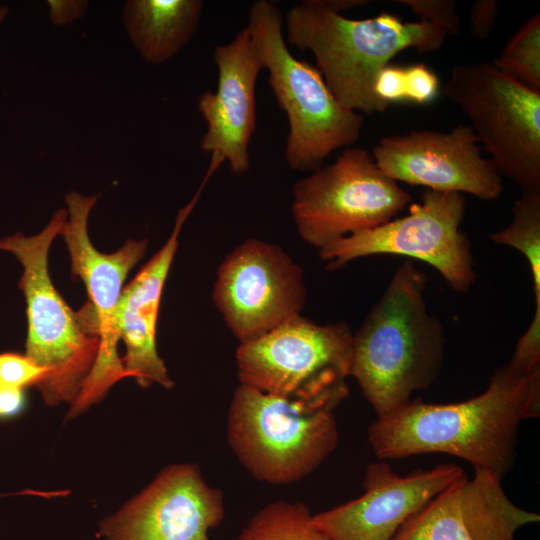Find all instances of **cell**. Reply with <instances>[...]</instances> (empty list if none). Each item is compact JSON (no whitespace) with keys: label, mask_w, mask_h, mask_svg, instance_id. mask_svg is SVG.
Segmentation results:
<instances>
[{"label":"cell","mask_w":540,"mask_h":540,"mask_svg":"<svg viewBox=\"0 0 540 540\" xmlns=\"http://www.w3.org/2000/svg\"><path fill=\"white\" fill-rule=\"evenodd\" d=\"M540 414V369L510 362L478 396L451 404L420 397L377 419L368 442L380 460L445 453L502 478L512 467L520 423Z\"/></svg>","instance_id":"cell-1"},{"label":"cell","mask_w":540,"mask_h":540,"mask_svg":"<svg viewBox=\"0 0 540 540\" xmlns=\"http://www.w3.org/2000/svg\"><path fill=\"white\" fill-rule=\"evenodd\" d=\"M426 287V275L411 260L403 262L353 333L350 376L377 417L402 407L440 376L445 333L428 310Z\"/></svg>","instance_id":"cell-2"},{"label":"cell","mask_w":540,"mask_h":540,"mask_svg":"<svg viewBox=\"0 0 540 540\" xmlns=\"http://www.w3.org/2000/svg\"><path fill=\"white\" fill-rule=\"evenodd\" d=\"M283 32L287 44L313 53L327 86L344 107L368 114L389 106L375 95L374 84L390 59L405 49L437 50L447 37L426 21L403 22L387 12L351 19L326 0L292 5L283 19Z\"/></svg>","instance_id":"cell-3"},{"label":"cell","mask_w":540,"mask_h":540,"mask_svg":"<svg viewBox=\"0 0 540 540\" xmlns=\"http://www.w3.org/2000/svg\"><path fill=\"white\" fill-rule=\"evenodd\" d=\"M339 403L282 396L241 384L229 406L227 439L247 471L269 484H289L317 469L335 450Z\"/></svg>","instance_id":"cell-4"},{"label":"cell","mask_w":540,"mask_h":540,"mask_svg":"<svg viewBox=\"0 0 540 540\" xmlns=\"http://www.w3.org/2000/svg\"><path fill=\"white\" fill-rule=\"evenodd\" d=\"M247 27L268 71V84L287 116V164L293 170L311 173L333 151L358 140L364 119L335 98L317 67L292 55L275 2L252 3Z\"/></svg>","instance_id":"cell-5"},{"label":"cell","mask_w":540,"mask_h":540,"mask_svg":"<svg viewBox=\"0 0 540 540\" xmlns=\"http://www.w3.org/2000/svg\"><path fill=\"white\" fill-rule=\"evenodd\" d=\"M66 218L67 211L61 208L38 234L0 239V250L12 253L23 266L19 288L27 304L25 355L48 370L39 389L49 404L76 399L99 347L84 311L68 306L49 275V249Z\"/></svg>","instance_id":"cell-6"},{"label":"cell","mask_w":540,"mask_h":540,"mask_svg":"<svg viewBox=\"0 0 540 540\" xmlns=\"http://www.w3.org/2000/svg\"><path fill=\"white\" fill-rule=\"evenodd\" d=\"M442 94L469 118L501 177L540 191V90L480 61L454 66Z\"/></svg>","instance_id":"cell-7"},{"label":"cell","mask_w":540,"mask_h":540,"mask_svg":"<svg viewBox=\"0 0 540 540\" xmlns=\"http://www.w3.org/2000/svg\"><path fill=\"white\" fill-rule=\"evenodd\" d=\"M410 201L411 195L380 170L372 154L347 147L333 163L294 184L291 208L300 237L319 250L390 221Z\"/></svg>","instance_id":"cell-8"},{"label":"cell","mask_w":540,"mask_h":540,"mask_svg":"<svg viewBox=\"0 0 540 540\" xmlns=\"http://www.w3.org/2000/svg\"><path fill=\"white\" fill-rule=\"evenodd\" d=\"M353 333L344 322L317 324L302 315L236 350L241 384L282 396L341 402L348 394Z\"/></svg>","instance_id":"cell-9"},{"label":"cell","mask_w":540,"mask_h":540,"mask_svg":"<svg viewBox=\"0 0 540 540\" xmlns=\"http://www.w3.org/2000/svg\"><path fill=\"white\" fill-rule=\"evenodd\" d=\"M463 194L426 190L406 216L348 235L318 250L333 270L362 257L400 255L434 267L456 292L467 293L475 279L468 236L461 231Z\"/></svg>","instance_id":"cell-10"},{"label":"cell","mask_w":540,"mask_h":540,"mask_svg":"<svg viewBox=\"0 0 540 540\" xmlns=\"http://www.w3.org/2000/svg\"><path fill=\"white\" fill-rule=\"evenodd\" d=\"M99 195L71 191L65 196L67 218L62 227L71 258L72 274L85 284L89 302L84 306L99 339L95 361L74 400L72 413L98 401L118 380L127 377L117 352L116 311L129 271L143 258L148 240L129 239L116 252H99L88 235L89 214Z\"/></svg>","instance_id":"cell-11"},{"label":"cell","mask_w":540,"mask_h":540,"mask_svg":"<svg viewBox=\"0 0 540 540\" xmlns=\"http://www.w3.org/2000/svg\"><path fill=\"white\" fill-rule=\"evenodd\" d=\"M307 288L302 268L279 245L250 238L222 261L213 301L239 343L298 317Z\"/></svg>","instance_id":"cell-12"},{"label":"cell","mask_w":540,"mask_h":540,"mask_svg":"<svg viewBox=\"0 0 540 540\" xmlns=\"http://www.w3.org/2000/svg\"><path fill=\"white\" fill-rule=\"evenodd\" d=\"M372 156L380 170L398 182L427 190L470 194L495 200L503 191L502 177L484 158L469 125L447 132L420 130L384 137Z\"/></svg>","instance_id":"cell-13"},{"label":"cell","mask_w":540,"mask_h":540,"mask_svg":"<svg viewBox=\"0 0 540 540\" xmlns=\"http://www.w3.org/2000/svg\"><path fill=\"white\" fill-rule=\"evenodd\" d=\"M225 517L224 496L196 464L163 470L138 496L100 523L106 540H210Z\"/></svg>","instance_id":"cell-14"},{"label":"cell","mask_w":540,"mask_h":540,"mask_svg":"<svg viewBox=\"0 0 540 540\" xmlns=\"http://www.w3.org/2000/svg\"><path fill=\"white\" fill-rule=\"evenodd\" d=\"M465 473L453 464L400 476L384 462L365 471L364 493L312 514L313 524L332 540H391L403 523Z\"/></svg>","instance_id":"cell-15"},{"label":"cell","mask_w":540,"mask_h":540,"mask_svg":"<svg viewBox=\"0 0 540 540\" xmlns=\"http://www.w3.org/2000/svg\"><path fill=\"white\" fill-rule=\"evenodd\" d=\"M213 62L217 89L203 92L197 102L206 122L200 147L220 155L233 173L243 174L250 166L249 144L256 128V81L264 69L247 26L230 42L214 47Z\"/></svg>","instance_id":"cell-16"},{"label":"cell","mask_w":540,"mask_h":540,"mask_svg":"<svg viewBox=\"0 0 540 540\" xmlns=\"http://www.w3.org/2000/svg\"><path fill=\"white\" fill-rule=\"evenodd\" d=\"M203 187L200 185L193 199L179 211L167 242L123 288L119 298L116 311L117 332L119 339H122L126 346L122 364L127 376L134 377L143 387L152 383L167 389L173 386L165 363L157 352L156 327L159 305L178 248L180 231Z\"/></svg>","instance_id":"cell-17"},{"label":"cell","mask_w":540,"mask_h":540,"mask_svg":"<svg viewBox=\"0 0 540 540\" xmlns=\"http://www.w3.org/2000/svg\"><path fill=\"white\" fill-rule=\"evenodd\" d=\"M201 0H129L123 23L133 45L151 64L169 61L197 31Z\"/></svg>","instance_id":"cell-18"},{"label":"cell","mask_w":540,"mask_h":540,"mask_svg":"<svg viewBox=\"0 0 540 540\" xmlns=\"http://www.w3.org/2000/svg\"><path fill=\"white\" fill-rule=\"evenodd\" d=\"M501 479L475 469L473 479L463 480L460 511L472 540H515L519 528L540 520L539 514L518 508L508 499Z\"/></svg>","instance_id":"cell-19"},{"label":"cell","mask_w":540,"mask_h":540,"mask_svg":"<svg viewBox=\"0 0 540 540\" xmlns=\"http://www.w3.org/2000/svg\"><path fill=\"white\" fill-rule=\"evenodd\" d=\"M490 238L496 244L522 253L529 265L535 311L524 334L540 339V191L522 192L512 207L511 222L504 229L492 233Z\"/></svg>","instance_id":"cell-20"},{"label":"cell","mask_w":540,"mask_h":540,"mask_svg":"<svg viewBox=\"0 0 540 540\" xmlns=\"http://www.w3.org/2000/svg\"><path fill=\"white\" fill-rule=\"evenodd\" d=\"M459 477L411 515L391 540H472L461 516Z\"/></svg>","instance_id":"cell-21"},{"label":"cell","mask_w":540,"mask_h":540,"mask_svg":"<svg viewBox=\"0 0 540 540\" xmlns=\"http://www.w3.org/2000/svg\"><path fill=\"white\" fill-rule=\"evenodd\" d=\"M234 540H332L301 502L278 500L258 510Z\"/></svg>","instance_id":"cell-22"},{"label":"cell","mask_w":540,"mask_h":540,"mask_svg":"<svg viewBox=\"0 0 540 540\" xmlns=\"http://www.w3.org/2000/svg\"><path fill=\"white\" fill-rule=\"evenodd\" d=\"M375 95L387 105L410 103L425 105L439 93V79L426 64L386 65L374 84Z\"/></svg>","instance_id":"cell-23"},{"label":"cell","mask_w":540,"mask_h":540,"mask_svg":"<svg viewBox=\"0 0 540 540\" xmlns=\"http://www.w3.org/2000/svg\"><path fill=\"white\" fill-rule=\"evenodd\" d=\"M491 63L501 72L540 90V14L528 19Z\"/></svg>","instance_id":"cell-24"},{"label":"cell","mask_w":540,"mask_h":540,"mask_svg":"<svg viewBox=\"0 0 540 540\" xmlns=\"http://www.w3.org/2000/svg\"><path fill=\"white\" fill-rule=\"evenodd\" d=\"M48 370L26 355L15 352L0 353V386L25 389L38 388L46 381Z\"/></svg>","instance_id":"cell-25"},{"label":"cell","mask_w":540,"mask_h":540,"mask_svg":"<svg viewBox=\"0 0 540 540\" xmlns=\"http://www.w3.org/2000/svg\"><path fill=\"white\" fill-rule=\"evenodd\" d=\"M409 7L422 21L442 29L447 36L460 33V19L454 0H398Z\"/></svg>","instance_id":"cell-26"},{"label":"cell","mask_w":540,"mask_h":540,"mask_svg":"<svg viewBox=\"0 0 540 540\" xmlns=\"http://www.w3.org/2000/svg\"><path fill=\"white\" fill-rule=\"evenodd\" d=\"M496 0H477L470 8V31L480 39H487L493 30L498 15Z\"/></svg>","instance_id":"cell-27"},{"label":"cell","mask_w":540,"mask_h":540,"mask_svg":"<svg viewBox=\"0 0 540 540\" xmlns=\"http://www.w3.org/2000/svg\"><path fill=\"white\" fill-rule=\"evenodd\" d=\"M49 18L57 26L68 25L81 18L88 7L87 1L49 0Z\"/></svg>","instance_id":"cell-28"},{"label":"cell","mask_w":540,"mask_h":540,"mask_svg":"<svg viewBox=\"0 0 540 540\" xmlns=\"http://www.w3.org/2000/svg\"><path fill=\"white\" fill-rule=\"evenodd\" d=\"M25 389L0 386V420L19 416L26 408Z\"/></svg>","instance_id":"cell-29"},{"label":"cell","mask_w":540,"mask_h":540,"mask_svg":"<svg viewBox=\"0 0 540 540\" xmlns=\"http://www.w3.org/2000/svg\"><path fill=\"white\" fill-rule=\"evenodd\" d=\"M8 14V9L5 6H0V25L4 22Z\"/></svg>","instance_id":"cell-30"}]
</instances>
